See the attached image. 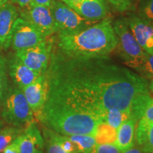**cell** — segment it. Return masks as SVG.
Wrapping results in <instances>:
<instances>
[{"label": "cell", "instance_id": "cell-1", "mask_svg": "<svg viewBox=\"0 0 153 153\" xmlns=\"http://www.w3.org/2000/svg\"><path fill=\"white\" fill-rule=\"evenodd\" d=\"M47 100L62 103L102 122L108 110L135 112L151 97L148 80L107 57L79 59L52 51L45 72Z\"/></svg>", "mask_w": 153, "mask_h": 153}, {"label": "cell", "instance_id": "cell-2", "mask_svg": "<svg viewBox=\"0 0 153 153\" xmlns=\"http://www.w3.org/2000/svg\"><path fill=\"white\" fill-rule=\"evenodd\" d=\"M118 39L108 19L70 34L58 33L57 48L63 55L73 58L107 57L117 48Z\"/></svg>", "mask_w": 153, "mask_h": 153}, {"label": "cell", "instance_id": "cell-3", "mask_svg": "<svg viewBox=\"0 0 153 153\" xmlns=\"http://www.w3.org/2000/svg\"><path fill=\"white\" fill-rule=\"evenodd\" d=\"M38 118L47 128L65 135L94 136L99 122L94 117L62 103L46 101Z\"/></svg>", "mask_w": 153, "mask_h": 153}, {"label": "cell", "instance_id": "cell-4", "mask_svg": "<svg viewBox=\"0 0 153 153\" xmlns=\"http://www.w3.org/2000/svg\"><path fill=\"white\" fill-rule=\"evenodd\" d=\"M4 99L1 116L7 123L24 128L34 121L33 111L22 89L19 87L8 89Z\"/></svg>", "mask_w": 153, "mask_h": 153}, {"label": "cell", "instance_id": "cell-5", "mask_svg": "<svg viewBox=\"0 0 153 153\" xmlns=\"http://www.w3.org/2000/svg\"><path fill=\"white\" fill-rule=\"evenodd\" d=\"M113 27L118 39L117 48L120 57L126 65L135 70L143 62L148 53L134 38L126 18L116 20Z\"/></svg>", "mask_w": 153, "mask_h": 153}, {"label": "cell", "instance_id": "cell-6", "mask_svg": "<svg viewBox=\"0 0 153 153\" xmlns=\"http://www.w3.org/2000/svg\"><path fill=\"white\" fill-rule=\"evenodd\" d=\"M51 10L56 25L57 33H77L96 23L81 16L73 9L60 1L53 0Z\"/></svg>", "mask_w": 153, "mask_h": 153}, {"label": "cell", "instance_id": "cell-7", "mask_svg": "<svg viewBox=\"0 0 153 153\" xmlns=\"http://www.w3.org/2000/svg\"><path fill=\"white\" fill-rule=\"evenodd\" d=\"M53 48V40L46 38L34 46L16 51L14 55L28 68L43 74L48 68Z\"/></svg>", "mask_w": 153, "mask_h": 153}, {"label": "cell", "instance_id": "cell-8", "mask_svg": "<svg viewBox=\"0 0 153 153\" xmlns=\"http://www.w3.org/2000/svg\"><path fill=\"white\" fill-rule=\"evenodd\" d=\"M20 17L30 23L44 36L48 38L57 33L51 7L30 4L20 10Z\"/></svg>", "mask_w": 153, "mask_h": 153}, {"label": "cell", "instance_id": "cell-9", "mask_svg": "<svg viewBox=\"0 0 153 153\" xmlns=\"http://www.w3.org/2000/svg\"><path fill=\"white\" fill-rule=\"evenodd\" d=\"M46 38L30 23L18 17L13 26L11 45L15 51H18L34 46Z\"/></svg>", "mask_w": 153, "mask_h": 153}, {"label": "cell", "instance_id": "cell-10", "mask_svg": "<svg viewBox=\"0 0 153 153\" xmlns=\"http://www.w3.org/2000/svg\"><path fill=\"white\" fill-rule=\"evenodd\" d=\"M132 33L140 46L148 54L153 53V24L140 16L126 18Z\"/></svg>", "mask_w": 153, "mask_h": 153}, {"label": "cell", "instance_id": "cell-11", "mask_svg": "<svg viewBox=\"0 0 153 153\" xmlns=\"http://www.w3.org/2000/svg\"><path fill=\"white\" fill-rule=\"evenodd\" d=\"M48 85L45 73L40 76L33 83L22 89L23 93L33 114L38 116L47 100Z\"/></svg>", "mask_w": 153, "mask_h": 153}, {"label": "cell", "instance_id": "cell-12", "mask_svg": "<svg viewBox=\"0 0 153 153\" xmlns=\"http://www.w3.org/2000/svg\"><path fill=\"white\" fill-rule=\"evenodd\" d=\"M19 17L18 9L7 2L0 7V50L10 47L14 22Z\"/></svg>", "mask_w": 153, "mask_h": 153}, {"label": "cell", "instance_id": "cell-13", "mask_svg": "<svg viewBox=\"0 0 153 153\" xmlns=\"http://www.w3.org/2000/svg\"><path fill=\"white\" fill-rule=\"evenodd\" d=\"M80 16L93 22H97L106 16V0H80L69 6Z\"/></svg>", "mask_w": 153, "mask_h": 153}, {"label": "cell", "instance_id": "cell-14", "mask_svg": "<svg viewBox=\"0 0 153 153\" xmlns=\"http://www.w3.org/2000/svg\"><path fill=\"white\" fill-rule=\"evenodd\" d=\"M19 137L20 153H36L43 150L45 140L35 121L28 124Z\"/></svg>", "mask_w": 153, "mask_h": 153}, {"label": "cell", "instance_id": "cell-15", "mask_svg": "<svg viewBox=\"0 0 153 153\" xmlns=\"http://www.w3.org/2000/svg\"><path fill=\"white\" fill-rule=\"evenodd\" d=\"M9 74L14 84L22 90L33 83L41 74L26 66L15 55L9 61Z\"/></svg>", "mask_w": 153, "mask_h": 153}, {"label": "cell", "instance_id": "cell-16", "mask_svg": "<svg viewBox=\"0 0 153 153\" xmlns=\"http://www.w3.org/2000/svg\"><path fill=\"white\" fill-rule=\"evenodd\" d=\"M138 118L133 114L117 129V137L115 142L116 147L125 152L135 147V132Z\"/></svg>", "mask_w": 153, "mask_h": 153}, {"label": "cell", "instance_id": "cell-17", "mask_svg": "<svg viewBox=\"0 0 153 153\" xmlns=\"http://www.w3.org/2000/svg\"><path fill=\"white\" fill-rule=\"evenodd\" d=\"M135 141L144 152H153V123L140 118L135 128Z\"/></svg>", "mask_w": 153, "mask_h": 153}, {"label": "cell", "instance_id": "cell-18", "mask_svg": "<svg viewBox=\"0 0 153 153\" xmlns=\"http://www.w3.org/2000/svg\"><path fill=\"white\" fill-rule=\"evenodd\" d=\"M94 137L97 144H115L117 137V129L101 122L97 126Z\"/></svg>", "mask_w": 153, "mask_h": 153}, {"label": "cell", "instance_id": "cell-19", "mask_svg": "<svg viewBox=\"0 0 153 153\" xmlns=\"http://www.w3.org/2000/svg\"><path fill=\"white\" fill-rule=\"evenodd\" d=\"M131 111L113 108L106 112L102 122L107 123L115 129H118L131 116Z\"/></svg>", "mask_w": 153, "mask_h": 153}, {"label": "cell", "instance_id": "cell-20", "mask_svg": "<svg viewBox=\"0 0 153 153\" xmlns=\"http://www.w3.org/2000/svg\"><path fill=\"white\" fill-rule=\"evenodd\" d=\"M79 149V153H92L97 145L95 137L91 135H68Z\"/></svg>", "mask_w": 153, "mask_h": 153}, {"label": "cell", "instance_id": "cell-21", "mask_svg": "<svg viewBox=\"0 0 153 153\" xmlns=\"http://www.w3.org/2000/svg\"><path fill=\"white\" fill-rule=\"evenodd\" d=\"M24 131V128L9 126L0 130V152L12 143Z\"/></svg>", "mask_w": 153, "mask_h": 153}, {"label": "cell", "instance_id": "cell-22", "mask_svg": "<svg viewBox=\"0 0 153 153\" xmlns=\"http://www.w3.org/2000/svg\"><path fill=\"white\" fill-rule=\"evenodd\" d=\"M133 114L138 120L142 118L149 123H153V99L152 97L147 99Z\"/></svg>", "mask_w": 153, "mask_h": 153}, {"label": "cell", "instance_id": "cell-23", "mask_svg": "<svg viewBox=\"0 0 153 153\" xmlns=\"http://www.w3.org/2000/svg\"><path fill=\"white\" fill-rule=\"evenodd\" d=\"M43 135L46 142V152L45 153H69L62 148V147L55 140L52 135L51 129L43 130Z\"/></svg>", "mask_w": 153, "mask_h": 153}, {"label": "cell", "instance_id": "cell-24", "mask_svg": "<svg viewBox=\"0 0 153 153\" xmlns=\"http://www.w3.org/2000/svg\"><path fill=\"white\" fill-rule=\"evenodd\" d=\"M7 63V59L2 55L0 54V100L4 99L8 91Z\"/></svg>", "mask_w": 153, "mask_h": 153}, {"label": "cell", "instance_id": "cell-25", "mask_svg": "<svg viewBox=\"0 0 153 153\" xmlns=\"http://www.w3.org/2000/svg\"><path fill=\"white\" fill-rule=\"evenodd\" d=\"M135 70L140 76L145 78V79H153V53L147 55L145 60Z\"/></svg>", "mask_w": 153, "mask_h": 153}, {"label": "cell", "instance_id": "cell-26", "mask_svg": "<svg viewBox=\"0 0 153 153\" xmlns=\"http://www.w3.org/2000/svg\"><path fill=\"white\" fill-rule=\"evenodd\" d=\"M140 16L153 22V0H144L140 7Z\"/></svg>", "mask_w": 153, "mask_h": 153}, {"label": "cell", "instance_id": "cell-27", "mask_svg": "<svg viewBox=\"0 0 153 153\" xmlns=\"http://www.w3.org/2000/svg\"><path fill=\"white\" fill-rule=\"evenodd\" d=\"M108 1L112 5L115 10L120 12L134 9L132 0H108Z\"/></svg>", "mask_w": 153, "mask_h": 153}, {"label": "cell", "instance_id": "cell-28", "mask_svg": "<svg viewBox=\"0 0 153 153\" xmlns=\"http://www.w3.org/2000/svg\"><path fill=\"white\" fill-rule=\"evenodd\" d=\"M92 153H122L115 144H97Z\"/></svg>", "mask_w": 153, "mask_h": 153}, {"label": "cell", "instance_id": "cell-29", "mask_svg": "<svg viewBox=\"0 0 153 153\" xmlns=\"http://www.w3.org/2000/svg\"><path fill=\"white\" fill-rule=\"evenodd\" d=\"M19 136L12 143L6 147V148L3 150L4 153H20V140Z\"/></svg>", "mask_w": 153, "mask_h": 153}, {"label": "cell", "instance_id": "cell-30", "mask_svg": "<svg viewBox=\"0 0 153 153\" xmlns=\"http://www.w3.org/2000/svg\"><path fill=\"white\" fill-rule=\"evenodd\" d=\"M53 0H32L31 4L36 5L45 6V7H51Z\"/></svg>", "mask_w": 153, "mask_h": 153}, {"label": "cell", "instance_id": "cell-31", "mask_svg": "<svg viewBox=\"0 0 153 153\" xmlns=\"http://www.w3.org/2000/svg\"><path fill=\"white\" fill-rule=\"evenodd\" d=\"M11 1L18 4L21 8H25L31 4L32 0H11Z\"/></svg>", "mask_w": 153, "mask_h": 153}, {"label": "cell", "instance_id": "cell-32", "mask_svg": "<svg viewBox=\"0 0 153 153\" xmlns=\"http://www.w3.org/2000/svg\"><path fill=\"white\" fill-rule=\"evenodd\" d=\"M122 153H145L143 152V150H141L139 148H137V147H133V148L130 149V150H127V151H125V152H122Z\"/></svg>", "mask_w": 153, "mask_h": 153}, {"label": "cell", "instance_id": "cell-33", "mask_svg": "<svg viewBox=\"0 0 153 153\" xmlns=\"http://www.w3.org/2000/svg\"><path fill=\"white\" fill-rule=\"evenodd\" d=\"M61 1H62L63 2H64L65 4H66L67 5L70 6L71 4H72L76 3V2H77V1H80V0H61Z\"/></svg>", "mask_w": 153, "mask_h": 153}, {"label": "cell", "instance_id": "cell-34", "mask_svg": "<svg viewBox=\"0 0 153 153\" xmlns=\"http://www.w3.org/2000/svg\"><path fill=\"white\" fill-rule=\"evenodd\" d=\"M149 89L153 93V79H151V82L150 83V85H149Z\"/></svg>", "mask_w": 153, "mask_h": 153}, {"label": "cell", "instance_id": "cell-35", "mask_svg": "<svg viewBox=\"0 0 153 153\" xmlns=\"http://www.w3.org/2000/svg\"><path fill=\"white\" fill-rule=\"evenodd\" d=\"M8 1V0H0V7L1 6H2L3 4H4Z\"/></svg>", "mask_w": 153, "mask_h": 153}, {"label": "cell", "instance_id": "cell-36", "mask_svg": "<svg viewBox=\"0 0 153 153\" xmlns=\"http://www.w3.org/2000/svg\"><path fill=\"white\" fill-rule=\"evenodd\" d=\"M36 153H43V150H40V151H38V152H37Z\"/></svg>", "mask_w": 153, "mask_h": 153}, {"label": "cell", "instance_id": "cell-37", "mask_svg": "<svg viewBox=\"0 0 153 153\" xmlns=\"http://www.w3.org/2000/svg\"><path fill=\"white\" fill-rule=\"evenodd\" d=\"M1 122H0V130H1Z\"/></svg>", "mask_w": 153, "mask_h": 153}, {"label": "cell", "instance_id": "cell-38", "mask_svg": "<svg viewBox=\"0 0 153 153\" xmlns=\"http://www.w3.org/2000/svg\"><path fill=\"white\" fill-rule=\"evenodd\" d=\"M152 153H153V152H152Z\"/></svg>", "mask_w": 153, "mask_h": 153}]
</instances>
